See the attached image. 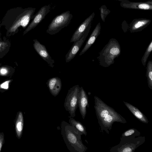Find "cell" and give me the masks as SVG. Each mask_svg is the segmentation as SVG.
<instances>
[{"instance_id": "obj_1", "label": "cell", "mask_w": 152, "mask_h": 152, "mask_svg": "<svg viewBox=\"0 0 152 152\" xmlns=\"http://www.w3.org/2000/svg\"><path fill=\"white\" fill-rule=\"evenodd\" d=\"M36 8L21 7H14L8 10L2 20L1 24L5 26L9 34L16 32L21 26L24 28L32 19Z\"/></svg>"}, {"instance_id": "obj_2", "label": "cell", "mask_w": 152, "mask_h": 152, "mask_svg": "<svg viewBox=\"0 0 152 152\" xmlns=\"http://www.w3.org/2000/svg\"><path fill=\"white\" fill-rule=\"evenodd\" d=\"M94 108L98 123L102 132L109 134L113 123H127L126 119L98 97L94 96Z\"/></svg>"}, {"instance_id": "obj_3", "label": "cell", "mask_w": 152, "mask_h": 152, "mask_svg": "<svg viewBox=\"0 0 152 152\" xmlns=\"http://www.w3.org/2000/svg\"><path fill=\"white\" fill-rule=\"evenodd\" d=\"M61 134L70 152H85L87 148L83 143L82 135L69 123L63 121L60 125Z\"/></svg>"}, {"instance_id": "obj_4", "label": "cell", "mask_w": 152, "mask_h": 152, "mask_svg": "<svg viewBox=\"0 0 152 152\" xmlns=\"http://www.w3.org/2000/svg\"><path fill=\"white\" fill-rule=\"evenodd\" d=\"M121 52V48L118 42L115 39H111L97 57L100 65L104 67H109L114 63L115 59L120 56Z\"/></svg>"}, {"instance_id": "obj_5", "label": "cell", "mask_w": 152, "mask_h": 152, "mask_svg": "<svg viewBox=\"0 0 152 152\" xmlns=\"http://www.w3.org/2000/svg\"><path fill=\"white\" fill-rule=\"evenodd\" d=\"M138 134L122 137L117 145L113 147L109 151L110 152H134L135 149L145 141V137Z\"/></svg>"}, {"instance_id": "obj_6", "label": "cell", "mask_w": 152, "mask_h": 152, "mask_svg": "<svg viewBox=\"0 0 152 152\" xmlns=\"http://www.w3.org/2000/svg\"><path fill=\"white\" fill-rule=\"evenodd\" d=\"M73 17L69 11H67L55 17L49 25L46 32L49 34H55L67 26Z\"/></svg>"}, {"instance_id": "obj_7", "label": "cell", "mask_w": 152, "mask_h": 152, "mask_svg": "<svg viewBox=\"0 0 152 152\" xmlns=\"http://www.w3.org/2000/svg\"><path fill=\"white\" fill-rule=\"evenodd\" d=\"M80 87L76 85L70 88L65 99L64 104L65 110L68 111L70 117L75 116V112L78 107V93Z\"/></svg>"}, {"instance_id": "obj_8", "label": "cell", "mask_w": 152, "mask_h": 152, "mask_svg": "<svg viewBox=\"0 0 152 152\" xmlns=\"http://www.w3.org/2000/svg\"><path fill=\"white\" fill-rule=\"evenodd\" d=\"M50 4L41 7L37 12L34 15L32 20L23 32L25 35L37 26L44 19L50 10Z\"/></svg>"}, {"instance_id": "obj_9", "label": "cell", "mask_w": 152, "mask_h": 152, "mask_svg": "<svg viewBox=\"0 0 152 152\" xmlns=\"http://www.w3.org/2000/svg\"><path fill=\"white\" fill-rule=\"evenodd\" d=\"M120 5L124 8L143 10H152V0L145 2H132L127 0H120Z\"/></svg>"}, {"instance_id": "obj_10", "label": "cell", "mask_w": 152, "mask_h": 152, "mask_svg": "<svg viewBox=\"0 0 152 152\" xmlns=\"http://www.w3.org/2000/svg\"><path fill=\"white\" fill-rule=\"evenodd\" d=\"M91 28H88L79 40L74 42L73 44L65 56L66 63L72 59L79 51L87 36Z\"/></svg>"}, {"instance_id": "obj_11", "label": "cell", "mask_w": 152, "mask_h": 152, "mask_svg": "<svg viewBox=\"0 0 152 152\" xmlns=\"http://www.w3.org/2000/svg\"><path fill=\"white\" fill-rule=\"evenodd\" d=\"M95 15L94 12H93L81 23L73 34L70 42H74L79 40L86 30L91 28Z\"/></svg>"}, {"instance_id": "obj_12", "label": "cell", "mask_w": 152, "mask_h": 152, "mask_svg": "<svg viewBox=\"0 0 152 152\" xmlns=\"http://www.w3.org/2000/svg\"><path fill=\"white\" fill-rule=\"evenodd\" d=\"M34 48L39 55L46 62L49 66L53 67L55 63L54 60L53 59L48 52L45 46L41 44L37 39L33 40Z\"/></svg>"}, {"instance_id": "obj_13", "label": "cell", "mask_w": 152, "mask_h": 152, "mask_svg": "<svg viewBox=\"0 0 152 152\" xmlns=\"http://www.w3.org/2000/svg\"><path fill=\"white\" fill-rule=\"evenodd\" d=\"M88 96L83 87H80L78 93V107L82 118L84 120L89 107Z\"/></svg>"}, {"instance_id": "obj_14", "label": "cell", "mask_w": 152, "mask_h": 152, "mask_svg": "<svg viewBox=\"0 0 152 152\" xmlns=\"http://www.w3.org/2000/svg\"><path fill=\"white\" fill-rule=\"evenodd\" d=\"M151 21V20L147 18L135 19L130 24L129 31L131 33L141 31L147 27Z\"/></svg>"}, {"instance_id": "obj_15", "label": "cell", "mask_w": 152, "mask_h": 152, "mask_svg": "<svg viewBox=\"0 0 152 152\" xmlns=\"http://www.w3.org/2000/svg\"><path fill=\"white\" fill-rule=\"evenodd\" d=\"M46 83L51 94L55 97L57 96L62 87L61 79L58 77H53L49 79Z\"/></svg>"}, {"instance_id": "obj_16", "label": "cell", "mask_w": 152, "mask_h": 152, "mask_svg": "<svg viewBox=\"0 0 152 152\" xmlns=\"http://www.w3.org/2000/svg\"><path fill=\"white\" fill-rule=\"evenodd\" d=\"M101 29L100 23L99 22L90 36L83 48L80 52L79 55L81 56L85 53L94 44L97 38L100 34Z\"/></svg>"}, {"instance_id": "obj_17", "label": "cell", "mask_w": 152, "mask_h": 152, "mask_svg": "<svg viewBox=\"0 0 152 152\" xmlns=\"http://www.w3.org/2000/svg\"><path fill=\"white\" fill-rule=\"evenodd\" d=\"M123 102L129 111L140 121L145 124L148 123L147 118L138 108L127 102L124 101Z\"/></svg>"}, {"instance_id": "obj_18", "label": "cell", "mask_w": 152, "mask_h": 152, "mask_svg": "<svg viewBox=\"0 0 152 152\" xmlns=\"http://www.w3.org/2000/svg\"><path fill=\"white\" fill-rule=\"evenodd\" d=\"M24 124L23 117L22 113L18 112L15 122V130L17 136L20 139L22 134Z\"/></svg>"}, {"instance_id": "obj_19", "label": "cell", "mask_w": 152, "mask_h": 152, "mask_svg": "<svg viewBox=\"0 0 152 152\" xmlns=\"http://www.w3.org/2000/svg\"><path fill=\"white\" fill-rule=\"evenodd\" d=\"M69 122V124L82 135H84L86 136L87 132L85 127L80 121H76L73 117L70 116Z\"/></svg>"}, {"instance_id": "obj_20", "label": "cell", "mask_w": 152, "mask_h": 152, "mask_svg": "<svg viewBox=\"0 0 152 152\" xmlns=\"http://www.w3.org/2000/svg\"><path fill=\"white\" fill-rule=\"evenodd\" d=\"M146 76L149 88L152 90V61H149L147 64Z\"/></svg>"}, {"instance_id": "obj_21", "label": "cell", "mask_w": 152, "mask_h": 152, "mask_svg": "<svg viewBox=\"0 0 152 152\" xmlns=\"http://www.w3.org/2000/svg\"><path fill=\"white\" fill-rule=\"evenodd\" d=\"M152 50V40H151L141 59L142 63L144 66H145L148 58L151 54Z\"/></svg>"}, {"instance_id": "obj_22", "label": "cell", "mask_w": 152, "mask_h": 152, "mask_svg": "<svg viewBox=\"0 0 152 152\" xmlns=\"http://www.w3.org/2000/svg\"><path fill=\"white\" fill-rule=\"evenodd\" d=\"M100 11V16L102 20L105 22V18L110 12L109 10L107 9L105 5L102 6L99 8Z\"/></svg>"}, {"instance_id": "obj_23", "label": "cell", "mask_w": 152, "mask_h": 152, "mask_svg": "<svg viewBox=\"0 0 152 152\" xmlns=\"http://www.w3.org/2000/svg\"><path fill=\"white\" fill-rule=\"evenodd\" d=\"M134 134L140 135V132L135 128H131L124 132L121 134L122 137H127Z\"/></svg>"}, {"instance_id": "obj_24", "label": "cell", "mask_w": 152, "mask_h": 152, "mask_svg": "<svg viewBox=\"0 0 152 152\" xmlns=\"http://www.w3.org/2000/svg\"><path fill=\"white\" fill-rule=\"evenodd\" d=\"M11 80H7L0 84V89L7 90L9 86V83Z\"/></svg>"}, {"instance_id": "obj_25", "label": "cell", "mask_w": 152, "mask_h": 152, "mask_svg": "<svg viewBox=\"0 0 152 152\" xmlns=\"http://www.w3.org/2000/svg\"><path fill=\"white\" fill-rule=\"evenodd\" d=\"M9 70L6 67H2L0 69V75L4 76L6 75L8 73Z\"/></svg>"}, {"instance_id": "obj_26", "label": "cell", "mask_w": 152, "mask_h": 152, "mask_svg": "<svg viewBox=\"0 0 152 152\" xmlns=\"http://www.w3.org/2000/svg\"><path fill=\"white\" fill-rule=\"evenodd\" d=\"M4 142V134L3 132H0V152Z\"/></svg>"}, {"instance_id": "obj_27", "label": "cell", "mask_w": 152, "mask_h": 152, "mask_svg": "<svg viewBox=\"0 0 152 152\" xmlns=\"http://www.w3.org/2000/svg\"><path fill=\"white\" fill-rule=\"evenodd\" d=\"M7 44L4 42H0V52L4 50L7 46Z\"/></svg>"}, {"instance_id": "obj_28", "label": "cell", "mask_w": 152, "mask_h": 152, "mask_svg": "<svg viewBox=\"0 0 152 152\" xmlns=\"http://www.w3.org/2000/svg\"></svg>"}]
</instances>
